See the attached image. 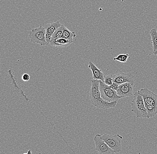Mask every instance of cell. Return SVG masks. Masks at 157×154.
<instances>
[{
    "instance_id": "obj_2",
    "label": "cell",
    "mask_w": 157,
    "mask_h": 154,
    "mask_svg": "<svg viewBox=\"0 0 157 154\" xmlns=\"http://www.w3.org/2000/svg\"><path fill=\"white\" fill-rule=\"evenodd\" d=\"M143 97L148 114V118L157 115V95L147 88H142L137 91Z\"/></svg>"
},
{
    "instance_id": "obj_14",
    "label": "cell",
    "mask_w": 157,
    "mask_h": 154,
    "mask_svg": "<svg viewBox=\"0 0 157 154\" xmlns=\"http://www.w3.org/2000/svg\"><path fill=\"white\" fill-rule=\"evenodd\" d=\"M153 52L157 50V31L155 28H153L150 31Z\"/></svg>"
},
{
    "instance_id": "obj_13",
    "label": "cell",
    "mask_w": 157,
    "mask_h": 154,
    "mask_svg": "<svg viewBox=\"0 0 157 154\" xmlns=\"http://www.w3.org/2000/svg\"><path fill=\"white\" fill-rule=\"evenodd\" d=\"M62 27L63 38L73 43L74 38H75L76 36L75 32L70 31L63 24L62 25Z\"/></svg>"
},
{
    "instance_id": "obj_5",
    "label": "cell",
    "mask_w": 157,
    "mask_h": 154,
    "mask_svg": "<svg viewBox=\"0 0 157 154\" xmlns=\"http://www.w3.org/2000/svg\"><path fill=\"white\" fill-rule=\"evenodd\" d=\"M102 139L114 151L115 153L119 152L121 151V140L123 137L119 134L111 135L105 134L101 135Z\"/></svg>"
},
{
    "instance_id": "obj_9",
    "label": "cell",
    "mask_w": 157,
    "mask_h": 154,
    "mask_svg": "<svg viewBox=\"0 0 157 154\" xmlns=\"http://www.w3.org/2000/svg\"><path fill=\"white\" fill-rule=\"evenodd\" d=\"M134 85L129 82L123 83L119 85L117 91V95L122 98L131 96L133 94Z\"/></svg>"
},
{
    "instance_id": "obj_17",
    "label": "cell",
    "mask_w": 157,
    "mask_h": 154,
    "mask_svg": "<svg viewBox=\"0 0 157 154\" xmlns=\"http://www.w3.org/2000/svg\"><path fill=\"white\" fill-rule=\"evenodd\" d=\"M104 83L106 85L110 86L112 85L113 82V75L109 74V75L105 76V80H104Z\"/></svg>"
},
{
    "instance_id": "obj_12",
    "label": "cell",
    "mask_w": 157,
    "mask_h": 154,
    "mask_svg": "<svg viewBox=\"0 0 157 154\" xmlns=\"http://www.w3.org/2000/svg\"><path fill=\"white\" fill-rule=\"evenodd\" d=\"M62 25V24L60 23L59 21H57L46 24L44 27L46 29V33H49L53 35L55 31L59 27H61Z\"/></svg>"
},
{
    "instance_id": "obj_7",
    "label": "cell",
    "mask_w": 157,
    "mask_h": 154,
    "mask_svg": "<svg viewBox=\"0 0 157 154\" xmlns=\"http://www.w3.org/2000/svg\"><path fill=\"white\" fill-rule=\"evenodd\" d=\"M94 142L96 145V150L99 154H114V151L102 139L101 135L97 134L94 137Z\"/></svg>"
},
{
    "instance_id": "obj_11",
    "label": "cell",
    "mask_w": 157,
    "mask_h": 154,
    "mask_svg": "<svg viewBox=\"0 0 157 154\" xmlns=\"http://www.w3.org/2000/svg\"><path fill=\"white\" fill-rule=\"evenodd\" d=\"M72 43L73 42L69 41L65 38H61L57 39H52L50 45L56 47H67Z\"/></svg>"
},
{
    "instance_id": "obj_8",
    "label": "cell",
    "mask_w": 157,
    "mask_h": 154,
    "mask_svg": "<svg viewBox=\"0 0 157 154\" xmlns=\"http://www.w3.org/2000/svg\"><path fill=\"white\" fill-rule=\"evenodd\" d=\"M113 82L119 85L123 83L129 82L134 84V76L129 73L121 72L113 75Z\"/></svg>"
},
{
    "instance_id": "obj_21",
    "label": "cell",
    "mask_w": 157,
    "mask_h": 154,
    "mask_svg": "<svg viewBox=\"0 0 157 154\" xmlns=\"http://www.w3.org/2000/svg\"><path fill=\"white\" fill-rule=\"evenodd\" d=\"M27 154V153H24V154Z\"/></svg>"
},
{
    "instance_id": "obj_4",
    "label": "cell",
    "mask_w": 157,
    "mask_h": 154,
    "mask_svg": "<svg viewBox=\"0 0 157 154\" xmlns=\"http://www.w3.org/2000/svg\"><path fill=\"white\" fill-rule=\"evenodd\" d=\"M100 91L102 98L109 103L118 101L122 98L118 96L116 91L113 90L109 86L106 85L101 80H100Z\"/></svg>"
},
{
    "instance_id": "obj_6",
    "label": "cell",
    "mask_w": 157,
    "mask_h": 154,
    "mask_svg": "<svg viewBox=\"0 0 157 154\" xmlns=\"http://www.w3.org/2000/svg\"><path fill=\"white\" fill-rule=\"evenodd\" d=\"M46 30L44 26H40L30 31L29 38L30 41L34 43L40 44L41 46L48 45L46 41L45 35Z\"/></svg>"
},
{
    "instance_id": "obj_1",
    "label": "cell",
    "mask_w": 157,
    "mask_h": 154,
    "mask_svg": "<svg viewBox=\"0 0 157 154\" xmlns=\"http://www.w3.org/2000/svg\"><path fill=\"white\" fill-rule=\"evenodd\" d=\"M92 87L89 92V97L92 104L98 108L108 109L114 108L117 104L118 101L109 103L101 96L100 91V80H92Z\"/></svg>"
},
{
    "instance_id": "obj_3",
    "label": "cell",
    "mask_w": 157,
    "mask_h": 154,
    "mask_svg": "<svg viewBox=\"0 0 157 154\" xmlns=\"http://www.w3.org/2000/svg\"><path fill=\"white\" fill-rule=\"evenodd\" d=\"M132 111L135 114L137 118H148V114L143 97L138 92L133 95V99L131 103Z\"/></svg>"
},
{
    "instance_id": "obj_10",
    "label": "cell",
    "mask_w": 157,
    "mask_h": 154,
    "mask_svg": "<svg viewBox=\"0 0 157 154\" xmlns=\"http://www.w3.org/2000/svg\"><path fill=\"white\" fill-rule=\"evenodd\" d=\"M88 68L92 70L93 73V79L101 80L104 82L105 76L104 73L101 70L99 69L92 62H89Z\"/></svg>"
},
{
    "instance_id": "obj_16",
    "label": "cell",
    "mask_w": 157,
    "mask_h": 154,
    "mask_svg": "<svg viewBox=\"0 0 157 154\" xmlns=\"http://www.w3.org/2000/svg\"><path fill=\"white\" fill-rule=\"evenodd\" d=\"M61 38H63L62 26L59 27L55 31V33L53 34L52 39H57Z\"/></svg>"
},
{
    "instance_id": "obj_18",
    "label": "cell",
    "mask_w": 157,
    "mask_h": 154,
    "mask_svg": "<svg viewBox=\"0 0 157 154\" xmlns=\"http://www.w3.org/2000/svg\"><path fill=\"white\" fill-rule=\"evenodd\" d=\"M22 79L25 82H27L29 80V75L28 73H24L22 75Z\"/></svg>"
},
{
    "instance_id": "obj_20",
    "label": "cell",
    "mask_w": 157,
    "mask_h": 154,
    "mask_svg": "<svg viewBox=\"0 0 157 154\" xmlns=\"http://www.w3.org/2000/svg\"><path fill=\"white\" fill-rule=\"evenodd\" d=\"M153 54L155 55H157V50L156 51H155L153 52Z\"/></svg>"
},
{
    "instance_id": "obj_15",
    "label": "cell",
    "mask_w": 157,
    "mask_h": 154,
    "mask_svg": "<svg viewBox=\"0 0 157 154\" xmlns=\"http://www.w3.org/2000/svg\"><path fill=\"white\" fill-rule=\"evenodd\" d=\"M129 57L128 54H120L118 55L116 57L114 58V60L117 61L121 63H125L127 62L128 59Z\"/></svg>"
},
{
    "instance_id": "obj_19",
    "label": "cell",
    "mask_w": 157,
    "mask_h": 154,
    "mask_svg": "<svg viewBox=\"0 0 157 154\" xmlns=\"http://www.w3.org/2000/svg\"><path fill=\"white\" fill-rule=\"evenodd\" d=\"M119 86V85L118 84H117L116 83H113L112 85L110 86L109 87L113 89V90H114V91H117L118 88Z\"/></svg>"
}]
</instances>
